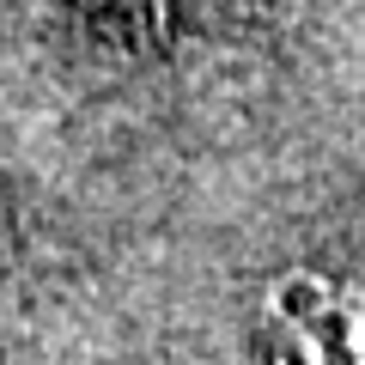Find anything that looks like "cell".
Here are the masks:
<instances>
[{"label": "cell", "instance_id": "cell-1", "mask_svg": "<svg viewBox=\"0 0 365 365\" xmlns=\"http://www.w3.org/2000/svg\"><path fill=\"white\" fill-rule=\"evenodd\" d=\"M256 329L268 365H365V268L304 262L274 274Z\"/></svg>", "mask_w": 365, "mask_h": 365}]
</instances>
